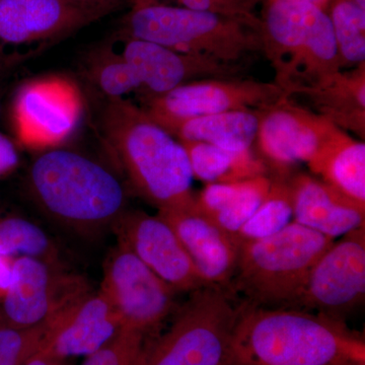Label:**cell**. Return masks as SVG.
I'll list each match as a JSON object with an SVG mask.
<instances>
[{
    "label": "cell",
    "mask_w": 365,
    "mask_h": 365,
    "mask_svg": "<svg viewBox=\"0 0 365 365\" xmlns=\"http://www.w3.org/2000/svg\"><path fill=\"white\" fill-rule=\"evenodd\" d=\"M353 4H356L359 9H364L365 11V0H352Z\"/></svg>",
    "instance_id": "cell-37"
},
{
    "label": "cell",
    "mask_w": 365,
    "mask_h": 365,
    "mask_svg": "<svg viewBox=\"0 0 365 365\" xmlns=\"http://www.w3.org/2000/svg\"><path fill=\"white\" fill-rule=\"evenodd\" d=\"M318 114L336 126L365 137V62L340 71L319 85L302 91Z\"/></svg>",
    "instance_id": "cell-20"
},
{
    "label": "cell",
    "mask_w": 365,
    "mask_h": 365,
    "mask_svg": "<svg viewBox=\"0 0 365 365\" xmlns=\"http://www.w3.org/2000/svg\"><path fill=\"white\" fill-rule=\"evenodd\" d=\"M365 299V227L334 242L317 260L289 309L344 321Z\"/></svg>",
    "instance_id": "cell-8"
},
{
    "label": "cell",
    "mask_w": 365,
    "mask_h": 365,
    "mask_svg": "<svg viewBox=\"0 0 365 365\" xmlns=\"http://www.w3.org/2000/svg\"><path fill=\"white\" fill-rule=\"evenodd\" d=\"M103 129L132 186L148 203L163 210L193 202L184 146L143 109L124 98H109Z\"/></svg>",
    "instance_id": "cell-2"
},
{
    "label": "cell",
    "mask_w": 365,
    "mask_h": 365,
    "mask_svg": "<svg viewBox=\"0 0 365 365\" xmlns=\"http://www.w3.org/2000/svg\"><path fill=\"white\" fill-rule=\"evenodd\" d=\"M342 68L365 62V11L352 0H338L330 16Z\"/></svg>",
    "instance_id": "cell-26"
},
{
    "label": "cell",
    "mask_w": 365,
    "mask_h": 365,
    "mask_svg": "<svg viewBox=\"0 0 365 365\" xmlns=\"http://www.w3.org/2000/svg\"><path fill=\"white\" fill-rule=\"evenodd\" d=\"M95 21L68 0H0V41L6 44L58 39Z\"/></svg>",
    "instance_id": "cell-18"
},
{
    "label": "cell",
    "mask_w": 365,
    "mask_h": 365,
    "mask_svg": "<svg viewBox=\"0 0 365 365\" xmlns=\"http://www.w3.org/2000/svg\"><path fill=\"white\" fill-rule=\"evenodd\" d=\"M338 365H365V362L362 361H349L345 362V364H341Z\"/></svg>",
    "instance_id": "cell-38"
},
{
    "label": "cell",
    "mask_w": 365,
    "mask_h": 365,
    "mask_svg": "<svg viewBox=\"0 0 365 365\" xmlns=\"http://www.w3.org/2000/svg\"><path fill=\"white\" fill-rule=\"evenodd\" d=\"M287 97L274 83L254 79L209 78L178 86L144 101V111L160 126L237 110H262Z\"/></svg>",
    "instance_id": "cell-9"
},
{
    "label": "cell",
    "mask_w": 365,
    "mask_h": 365,
    "mask_svg": "<svg viewBox=\"0 0 365 365\" xmlns=\"http://www.w3.org/2000/svg\"><path fill=\"white\" fill-rule=\"evenodd\" d=\"M100 292L114 307L121 328L144 335L176 306V292L121 242L106 262Z\"/></svg>",
    "instance_id": "cell-10"
},
{
    "label": "cell",
    "mask_w": 365,
    "mask_h": 365,
    "mask_svg": "<svg viewBox=\"0 0 365 365\" xmlns=\"http://www.w3.org/2000/svg\"><path fill=\"white\" fill-rule=\"evenodd\" d=\"M0 255L33 257L52 264L56 252L42 230L19 217L0 220Z\"/></svg>",
    "instance_id": "cell-27"
},
{
    "label": "cell",
    "mask_w": 365,
    "mask_h": 365,
    "mask_svg": "<svg viewBox=\"0 0 365 365\" xmlns=\"http://www.w3.org/2000/svg\"><path fill=\"white\" fill-rule=\"evenodd\" d=\"M169 223L193 262L206 284L228 287L239 261L240 245L204 215L193 202L181 207L158 210V215Z\"/></svg>",
    "instance_id": "cell-16"
},
{
    "label": "cell",
    "mask_w": 365,
    "mask_h": 365,
    "mask_svg": "<svg viewBox=\"0 0 365 365\" xmlns=\"http://www.w3.org/2000/svg\"><path fill=\"white\" fill-rule=\"evenodd\" d=\"M30 184L38 202L59 222L76 227L114 223L126 194L109 170L74 151L50 150L34 162Z\"/></svg>",
    "instance_id": "cell-4"
},
{
    "label": "cell",
    "mask_w": 365,
    "mask_h": 365,
    "mask_svg": "<svg viewBox=\"0 0 365 365\" xmlns=\"http://www.w3.org/2000/svg\"><path fill=\"white\" fill-rule=\"evenodd\" d=\"M319 179L365 205V143L340 129L309 163Z\"/></svg>",
    "instance_id": "cell-23"
},
{
    "label": "cell",
    "mask_w": 365,
    "mask_h": 365,
    "mask_svg": "<svg viewBox=\"0 0 365 365\" xmlns=\"http://www.w3.org/2000/svg\"><path fill=\"white\" fill-rule=\"evenodd\" d=\"M181 143L188 155L193 178L206 184L241 182L267 176V165L252 150L232 151L195 141Z\"/></svg>",
    "instance_id": "cell-24"
},
{
    "label": "cell",
    "mask_w": 365,
    "mask_h": 365,
    "mask_svg": "<svg viewBox=\"0 0 365 365\" xmlns=\"http://www.w3.org/2000/svg\"><path fill=\"white\" fill-rule=\"evenodd\" d=\"M271 178L207 184L195 196L197 207L228 234L239 232L267 196Z\"/></svg>",
    "instance_id": "cell-22"
},
{
    "label": "cell",
    "mask_w": 365,
    "mask_h": 365,
    "mask_svg": "<svg viewBox=\"0 0 365 365\" xmlns=\"http://www.w3.org/2000/svg\"><path fill=\"white\" fill-rule=\"evenodd\" d=\"M74 6L93 16L96 21L116 11L125 0H68Z\"/></svg>",
    "instance_id": "cell-32"
},
{
    "label": "cell",
    "mask_w": 365,
    "mask_h": 365,
    "mask_svg": "<svg viewBox=\"0 0 365 365\" xmlns=\"http://www.w3.org/2000/svg\"><path fill=\"white\" fill-rule=\"evenodd\" d=\"M287 181L294 222L333 240L364 227L365 205L348 198L319 178L299 173Z\"/></svg>",
    "instance_id": "cell-19"
},
{
    "label": "cell",
    "mask_w": 365,
    "mask_h": 365,
    "mask_svg": "<svg viewBox=\"0 0 365 365\" xmlns=\"http://www.w3.org/2000/svg\"><path fill=\"white\" fill-rule=\"evenodd\" d=\"M144 334L121 328L109 342L86 356L83 365H138L144 349Z\"/></svg>",
    "instance_id": "cell-30"
},
{
    "label": "cell",
    "mask_w": 365,
    "mask_h": 365,
    "mask_svg": "<svg viewBox=\"0 0 365 365\" xmlns=\"http://www.w3.org/2000/svg\"><path fill=\"white\" fill-rule=\"evenodd\" d=\"M88 292L83 281L62 275L51 264L33 258L14 259V279L4 297V313L16 328L44 324Z\"/></svg>",
    "instance_id": "cell-14"
},
{
    "label": "cell",
    "mask_w": 365,
    "mask_h": 365,
    "mask_svg": "<svg viewBox=\"0 0 365 365\" xmlns=\"http://www.w3.org/2000/svg\"><path fill=\"white\" fill-rule=\"evenodd\" d=\"M14 258L0 255V300L4 299L14 279Z\"/></svg>",
    "instance_id": "cell-34"
},
{
    "label": "cell",
    "mask_w": 365,
    "mask_h": 365,
    "mask_svg": "<svg viewBox=\"0 0 365 365\" xmlns=\"http://www.w3.org/2000/svg\"><path fill=\"white\" fill-rule=\"evenodd\" d=\"M25 365H66L63 364V360L54 359V357L48 356V355L43 354V353L38 352L37 354L34 355L32 359L26 361Z\"/></svg>",
    "instance_id": "cell-35"
},
{
    "label": "cell",
    "mask_w": 365,
    "mask_h": 365,
    "mask_svg": "<svg viewBox=\"0 0 365 365\" xmlns=\"http://www.w3.org/2000/svg\"><path fill=\"white\" fill-rule=\"evenodd\" d=\"M91 73L109 98H123L124 96L140 91L135 71L120 52L103 49L96 53L91 58Z\"/></svg>",
    "instance_id": "cell-28"
},
{
    "label": "cell",
    "mask_w": 365,
    "mask_h": 365,
    "mask_svg": "<svg viewBox=\"0 0 365 365\" xmlns=\"http://www.w3.org/2000/svg\"><path fill=\"white\" fill-rule=\"evenodd\" d=\"M260 110H237L192 118L162 126L175 138L220 146L232 151L252 150L258 135Z\"/></svg>",
    "instance_id": "cell-21"
},
{
    "label": "cell",
    "mask_w": 365,
    "mask_h": 365,
    "mask_svg": "<svg viewBox=\"0 0 365 365\" xmlns=\"http://www.w3.org/2000/svg\"><path fill=\"white\" fill-rule=\"evenodd\" d=\"M241 18L186 7L139 2L124 21V35L175 51L240 64L262 51L261 34L245 26Z\"/></svg>",
    "instance_id": "cell-6"
},
{
    "label": "cell",
    "mask_w": 365,
    "mask_h": 365,
    "mask_svg": "<svg viewBox=\"0 0 365 365\" xmlns=\"http://www.w3.org/2000/svg\"><path fill=\"white\" fill-rule=\"evenodd\" d=\"M240 307L218 287L191 292L169 330L144 346L138 365H223Z\"/></svg>",
    "instance_id": "cell-7"
},
{
    "label": "cell",
    "mask_w": 365,
    "mask_h": 365,
    "mask_svg": "<svg viewBox=\"0 0 365 365\" xmlns=\"http://www.w3.org/2000/svg\"><path fill=\"white\" fill-rule=\"evenodd\" d=\"M223 365H227V364H223Z\"/></svg>",
    "instance_id": "cell-39"
},
{
    "label": "cell",
    "mask_w": 365,
    "mask_h": 365,
    "mask_svg": "<svg viewBox=\"0 0 365 365\" xmlns=\"http://www.w3.org/2000/svg\"><path fill=\"white\" fill-rule=\"evenodd\" d=\"M365 362V343L344 321L289 307H240L227 365H338Z\"/></svg>",
    "instance_id": "cell-1"
},
{
    "label": "cell",
    "mask_w": 365,
    "mask_h": 365,
    "mask_svg": "<svg viewBox=\"0 0 365 365\" xmlns=\"http://www.w3.org/2000/svg\"><path fill=\"white\" fill-rule=\"evenodd\" d=\"M119 242L136 255L176 292H193L207 285L176 232L160 215L143 211H124L113 223Z\"/></svg>",
    "instance_id": "cell-13"
},
{
    "label": "cell",
    "mask_w": 365,
    "mask_h": 365,
    "mask_svg": "<svg viewBox=\"0 0 365 365\" xmlns=\"http://www.w3.org/2000/svg\"><path fill=\"white\" fill-rule=\"evenodd\" d=\"M282 1L304 2V4H314V6H317L321 7V9H323V6H325L329 0H282Z\"/></svg>",
    "instance_id": "cell-36"
},
{
    "label": "cell",
    "mask_w": 365,
    "mask_h": 365,
    "mask_svg": "<svg viewBox=\"0 0 365 365\" xmlns=\"http://www.w3.org/2000/svg\"><path fill=\"white\" fill-rule=\"evenodd\" d=\"M19 165V153L14 144L0 133V177L13 172Z\"/></svg>",
    "instance_id": "cell-33"
},
{
    "label": "cell",
    "mask_w": 365,
    "mask_h": 365,
    "mask_svg": "<svg viewBox=\"0 0 365 365\" xmlns=\"http://www.w3.org/2000/svg\"><path fill=\"white\" fill-rule=\"evenodd\" d=\"M148 0H138L139 2H148ZM182 7L194 11H211V13L227 14L237 11L242 16L246 14L247 7L242 0H178Z\"/></svg>",
    "instance_id": "cell-31"
},
{
    "label": "cell",
    "mask_w": 365,
    "mask_h": 365,
    "mask_svg": "<svg viewBox=\"0 0 365 365\" xmlns=\"http://www.w3.org/2000/svg\"><path fill=\"white\" fill-rule=\"evenodd\" d=\"M120 53L135 71L143 102L192 81L239 78L242 71L239 64L222 63L130 38H126Z\"/></svg>",
    "instance_id": "cell-15"
},
{
    "label": "cell",
    "mask_w": 365,
    "mask_h": 365,
    "mask_svg": "<svg viewBox=\"0 0 365 365\" xmlns=\"http://www.w3.org/2000/svg\"><path fill=\"white\" fill-rule=\"evenodd\" d=\"M121 329L114 307L102 292L81 295L50 319L40 353L63 360L88 356Z\"/></svg>",
    "instance_id": "cell-17"
},
{
    "label": "cell",
    "mask_w": 365,
    "mask_h": 365,
    "mask_svg": "<svg viewBox=\"0 0 365 365\" xmlns=\"http://www.w3.org/2000/svg\"><path fill=\"white\" fill-rule=\"evenodd\" d=\"M261 38L274 83L287 97L343 69L330 16L314 4L273 0Z\"/></svg>",
    "instance_id": "cell-3"
},
{
    "label": "cell",
    "mask_w": 365,
    "mask_h": 365,
    "mask_svg": "<svg viewBox=\"0 0 365 365\" xmlns=\"http://www.w3.org/2000/svg\"><path fill=\"white\" fill-rule=\"evenodd\" d=\"M50 321L30 328L0 329V365H25L42 348Z\"/></svg>",
    "instance_id": "cell-29"
},
{
    "label": "cell",
    "mask_w": 365,
    "mask_h": 365,
    "mask_svg": "<svg viewBox=\"0 0 365 365\" xmlns=\"http://www.w3.org/2000/svg\"><path fill=\"white\" fill-rule=\"evenodd\" d=\"M335 240L290 222L270 237L244 242L228 287L263 307H288L309 271Z\"/></svg>",
    "instance_id": "cell-5"
},
{
    "label": "cell",
    "mask_w": 365,
    "mask_h": 365,
    "mask_svg": "<svg viewBox=\"0 0 365 365\" xmlns=\"http://www.w3.org/2000/svg\"><path fill=\"white\" fill-rule=\"evenodd\" d=\"M287 179L271 177L267 196L234 235L240 246L244 242L270 237L292 222V195Z\"/></svg>",
    "instance_id": "cell-25"
},
{
    "label": "cell",
    "mask_w": 365,
    "mask_h": 365,
    "mask_svg": "<svg viewBox=\"0 0 365 365\" xmlns=\"http://www.w3.org/2000/svg\"><path fill=\"white\" fill-rule=\"evenodd\" d=\"M340 129L327 118L285 97L260 110L256 141L268 170H274L275 178L287 179L297 163L313 162Z\"/></svg>",
    "instance_id": "cell-12"
},
{
    "label": "cell",
    "mask_w": 365,
    "mask_h": 365,
    "mask_svg": "<svg viewBox=\"0 0 365 365\" xmlns=\"http://www.w3.org/2000/svg\"><path fill=\"white\" fill-rule=\"evenodd\" d=\"M83 110L81 91L69 79L61 76L34 79L21 86L14 98V133L25 148H56L76 130Z\"/></svg>",
    "instance_id": "cell-11"
}]
</instances>
